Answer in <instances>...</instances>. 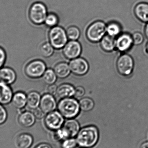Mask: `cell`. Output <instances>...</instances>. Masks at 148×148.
<instances>
[{
    "instance_id": "23",
    "label": "cell",
    "mask_w": 148,
    "mask_h": 148,
    "mask_svg": "<svg viewBox=\"0 0 148 148\" xmlns=\"http://www.w3.org/2000/svg\"><path fill=\"white\" fill-rule=\"evenodd\" d=\"M54 71L57 77L60 78H65L69 76L71 71L69 64L66 62H60L56 65Z\"/></svg>"
},
{
    "instance_id": "36",
    "label": "cell",
    "mask_w": 148,
    "mask_h": 148,
    "mask_svg": "<svg viewBox=\"0 0 148 148\" xmlns=\"http://www.w3.org/2000/svg\"><path fill=\"white\" fill-rule=\"evenodd\" d=\"M33 113L35 117L38 119H42L44 116V114H45L41 109L40 108H38L34 109Z\"/></svg>"
},
{
    "instance_id": "34",
    "label": "cell",
    "mask_w": 148,
    "mask_h": 148,
    "mask_svg": "<svg viewBox=\"0 0 148 148\" xmlns=\"http://www.w3.org/2000/svg\"><path fill=\"white\" fill-rule=\"evenodd\" d=\"M7 60V53L4 49L0 47V69L4 66Z\"/></svg>"
},
{
    "instance_id": "11",
    "label": "cell",
    "mask_w": 148,
    "mask_h": 148,
    "mask_svg": "<svg viewBox=\"0 0 148 148\" xmlns=\"http://www.w3.org/2000/svg\"><path fill=\"white\" fill-rule=\"evenodd\" d=\"M133 45L132 35L128 33L121 34L116 39V48L121 53L127 52Z\"/></svg>"
},
{
    "instance_id": "1",
    "label": "cell",
    "mask_w": 148,
    "mask_h": 148,
    "mask_svg": "<svg viewBox=\"0 0 148 148\" xmlns=\"http://www.w3.org/2000/svg\"><path fill=\"white\" fill-rule=\"evenodd\" d=\"M99 138L98 130L95 126H88L82 129L77 135V144L84 148H90L95 146Z\"/></svg>"
},
{
    "instance_id": "15",
    "label": "cell",
    "mask_w": 148,
    "mask_h": 148,
    "mask_svg": "<svg viewBox=\"0 0 148 148\" xmlns=\"http://www.w3.org/2000/svg\"><path fill=\"white\" fill-rule=\"evenodd\" d=\"M13 90L9 84L0 82V104L7 105L11 102Z\"/></svg>"
},
{
    "instance_id": "41",
    "label": "cell",
    "mask_w": 148,
    "mask_h": 148,
    "mask_svg": "<svg viewBox=\"0 0 148 148\" xmlns=\"http://www.w3.org/2000/svg\"><path fill=\"white\" fill-rule=\"evenodd\" d=\"M145 52L148 55V42H147L146 46H145Z\"/></svg>"
},
{
    "instance_id": "5",
    "label": "cell",
    "mask_w": 148,
    "mask_h": 148,
    "mask_svg": "<svg viewBox=\"0 0 148 148\" xmlns=\"http://www.w3.org/2000/svg\"><path fill=\"white\" fill-rule=\"evenodd\" d=\"M47 8L42 3H33L29 10V20L34 24L40 25L45 22L47 16Z\"/></svg>"
},
{
    "instance_id": "37",
    "label": "cell",
    "mask_w": 148,
    "mask_h": 148,
    "mask_svg": "<svg viewBox=\"0 0 148 148\" xmlns=\"http://www.w3.org/2000/svg\"><path fill=\"white\" fill-rule=\"evenodd\" d=\"M57 88L58 87L54 84L49 85L47 88L48 93L53 96L55 95L57 93Z\"/></svg>"
},
{
    "instance_id": "6",
    "label": "cell",
    "mask_w": 148,
    "mask_h": 148,
    "mask_svg": "<svg viewBox=\"0 0 148 148\" xmlns=\"http://www.w3.org/2000/svg\"><path fill=\"white\" fill-rule=\"evenodd\" d=\"M135 63L132 56L127 54L121 55L117 60L116 69L119 73L125 77L130 76L134 69Z\"/></svg>"
},
{
    "instance_id": "31",
    "label": "cell",
    "mask_w": 148,
    "mask_h": 148,
    "mask_svg": "<svg viewBox=\"0 0 148 148\" xmlns=\"http://www.w3.org/2000/svg\"><path fill=\"white\" fill-rule=\"evenodd\" d=\"M77 140L73 138L66 139L62 144V148H76L77 146Z\"/></svg>"
},
{
    "instance_id": "21",
    "label": "cell",
    "mask_w": 148,
    "mask_h": 148,
    "mask_svg": "<svg viewBox=\"0 0 148 148\" xmlns=\"http://www.w3.org/2000/svg\"><path fill=\"white\" fill-rule=\"evenodd\" d=\"M41 99V97L38 92L30 91L27 95V107L33 110L37 108L40 106Z\"/></svg>"
},
{
    "instance_id": "19",
    "label": "cell",
    "mask_w": 148,
    "mask_h": 148,
    "mask_svg": "<svg viewBox=\"0 0 148 148\" xmlns=\"http://www.w3.org/2000/svg\"><path fill=\"white\" fill-rule=\"evenodd\" d=\"M34 114L29 111H23L18 117L19 124L24 127H29L34 125L35 122Z\"/></svg>"
},
{
    "instance_id": "32",
    "label": "cell",
    "mask_w": 148,
    "mask_h": 148,
    "mask_svg": "<svg viewBox=\"0 0 148 148\" xmlns=\"http://www.w3.org/2000/svg\"><path fill=\"white\" fill-rule=\"evenodd\" d=\"M51 138L54 141H59L62 140H65L61 130L59 129L53 131L51 134Z\"/></svg>"
},
{
    "instance_id": "10",
    "label": "cell",
    "mask_w": 148,
    "mask_h": 148,
    "mask_svg": "<svg viewBox=\"0 0 148 148\" xmlns=\"http://www.w3.org/2000/svg\"><path fill=\"white\" fill-rule=\"evenodd\" d=\"M69 66L71 72L77 75H85L88 73L89 69V64L87 61L80 57L71 60Z\"/></svg>"
},
{
    "instance_id": "33",
    "label": "cell",
    "mask_w": 148,
    "mask_h": 148,
    "mask_svg": "<svg viewBox=\"0 0 148 148\" xmlns=\"http://www.w3.org/2000/svg\"><path fill=\"white\" fill-rule=\"evenodd\" d=\"M8 117V114L5 108L0 104V125L3 124Z\"/></svg>"
},
{
    "instance_id": "17",
    "label": "cell",
    "mask_w": 148,
    "mask_h": 148,
    "mask_svg": "<svg viewBox=\"0 0 148 148\" xmlns=\"http://www.w3.org/2000/svg\"><path fill=\"white\" fill-rule=\"evenodd\" d=\"M75 88L69 84H63L57 88L56 95L59 98H63L72 97L74 96Z\"/></svg>"
},
{
    "instance_id": "18",
    "label": "cell",
    "mask_w": 148,
    "mask_h": 148,
    "mask_svg": "<svg viewBox=\"0 0 148 148\" xmlns=\"http://www.w3.org/2000/svg\"><path fill=\"white\" fill-rule=\"evenodd\" d=\"M27 95L22 91L16 92L13 95L11 103L13 107L23 109L27 105Z\"/></svg>"
},
{
    "instance_id": "8",
    "label": "cell",
    "mask_w": 148,
    "mask_h": 148,
    "mask_svg": "<svg viewBox=\"0 0 148 148\" xmlns=\"http://www.w3.org/2000/svg\"><path fill=\"white\" fill-rule=\"evenodd\" d=\"M63 116L59 111L48 113L45 118V123L48 128L52 130L60 129L64 123Z\"/></svg>"
},
{
    "instance_id": "20",
    "label": "cell",
    "mask_w": 148,
    "mask_h": 148,
    "mask_svg": "<svg viewBox=\"0 0 148 148\" xmlns=\"http://www.w3.org/2000/svg\"><path fill=\"white\" fill-rule=\"evenodd\" d=\"M33 142L32 136L27 133L20 134L16 140V145L18 148H29Z\"/></svg>"
},
{
    "instance_id": "40",
    "label": "cell",
    "mask_w": 148,
    "mask_h": 148,
    "mask_svg": "<svg viewBox=\"0 0 148 148\" xmlns=\"http://www.w3.org/2000/svg\"><path fill=\"white\" fill-rule=\"evenodd\" d=\"M140 148H148V141L145 142L143 143Z\"/></svg>"
},
{
    "instance_id": "30",
    "label": "cell",
    "mask_w": 148,
    "mask_h": 148,
    "mask_svg": "<svg viewBox=\"0 0 148 148\" xmlns=\"http://www.w3.org/2000/svg\"><path fill=\"white\" fill-rule=\"evenodd\" d=\"M132 36L134 45L139 46L144 42V36L140 32H135L132 35Z\"/></svg>"
},
{
    "instance_id": "16",
    "label": "cell",
    "mask_w": 148,
    "mask_h": 148,
    "mask_svg": "<svg viewBox=\"0 0 148 148\" xmlns=\"http://www.w3.org/2000/svg\"><path fill=\"white\" fill-rule=\"evenodd\" d=\"M16 79V73L13 69L3 67L0 69V82L10 85L14 84Z\"/></svg>"
},
{
    "instance_id": "14",
    "label": "cell",
    "mask_w": 148,
    "mask_h": 148,
    "mask_svg": "<svg viewBox=\"0 0 148 148\" xmlns=\"http://www.w3.org/2000/svg\"><path fill=\"white\" fill-rule=\"evenodd\" d=\"M135 16L141 22L146 23L148 22V3L140 2L134 7Z\"/></svg>"
},
{
    "instance_id": "2",
    "label": "cell",
    "mask_w": 148,
    "mask_h": 148,
    "mask_svg": "<svg viewBox=\"0 0 148 148\" xmlns=\"http://www.w3.org/2000/svg\"><path fill=\"white\" fill-rule=\"evenodd\" d=\"M59 112L63 117L72 119L79 114L80 108L79 102L72 97L62 99L57 105Z\"/></svg>"
},
{
    "instance_id": "4",
    "label": "cell",
    "mask_w": 148,
    "mask_h": 148,
    "mask_svg": "<svg viewBox=\"0 0 148 148\" xmlns=\"http://www.w3.org/2000/svg\"><path fill=\"white\" fill-rule=\"evenodd\" d=\"M107 25L101 21H97L92 23L87 29L86 36L88 40L92 42L101 41L105 35Z\"/></svg>"
},
{
    "instance_id": "39",
    "label": "cell",
    "mask_w": 148,
    "mask_h": 148,
    "mask_svg": "<svg viewBox=\"0 0 148 148\" xmlns=\"http://www.w3.org/2000/svg\"><path fill=\"white\" fill-rule=\"evenodd\" d=\"M144 34L146 38L148 40V22L146 23L144 27Z\"/></svg>"
},
{
    "instance_id": "35",
    "label": "cell",
    "mask_w": 148,
    "mask_h": 148,
    "mask_svg": "<svg viewBox=\"0 0 148 148\" xmlns=\"http://www.w3.org/2000/svg\"><path fill=\"white\" fill-rule=\"evenodd\" d=\"M85 90L84 88L82 86H78L75 88L74 97L76 98H80L84 96L85 94Z\"/></svg>"
},
{
    "instance_id": "12",
    "label": "cell",
    "mask_w": 148,
    "mask_h": 148,
    "mask_svg": "<svg viewBox=\"0 0 148 148\" xmlns=\"http://www.w3.org/2000/svg\"><path fill=\"white\" fill-rule=\"evenodd\" d=\"M79 128L80 126L78 122L74 119H70L65 123L61 130L66 140L75 136L78 133Z\"/></svg>"
},
{
    "instance_id": "29",
    "label": "cell",
    "mask_w": 148,
    "mask_h": 148,
    "mask_svg": "<svg viewBox=\"0 0 148 148\" xmlns=\"http://www.w3.org/2000/svg\"><path fill=\"white\" fill-rule=\"evenodd\" d=\"M59 22V19L56 15L54 14H49L46 17L45 24L48 27H56Z\"/></svg>"
},
{
    "instance_id": "28",
    "label": "cell",
    "mask_w": 148,
    "mask_h": 148,
    "mask_svg": "<svg viewBox=\"0 0 148 148\" xmlns=\"http://www.w3.org/2000/svg\"><path fill=\"white\" fill-rule=\"evenodd\" d=\"M67 35L70 40H77L80 36V31L77 27L72 26L67 29Z\"/></svg>"
},
{
    "instance_id": "7",
    "label": "cell",
    "mask_w": 148,
    "mask_h": 148,
    "mask_svg": "<svg viewBox=\"0 0 148 148\" xmlns=\"http://www.w3.org/2000/svg\"><path fill=\"white\" fill-rule=\"evenodd\" d=\"M47 70L46 64L42 61L34 60L28 63L24 68V73L31 78H38L43 76Z\"/></svg>"
},
{
    "instance_id": "3",
    "label": "cell",
    "mask_w": 148,
    "mask_h": 148,
    "mask_svg": "<svg viewBox=\"0 0 148 148\" xmlns=\"http://www.w3.org/2000/svg\"><path fill=\"white\" fill-rule=\"evenodd\" d=\"M49 42L55 49L63 48L68 42L66 32L59 26L53 27L49 33Z\"/></svg>"
},
{
    "instance_id": "25",
    "label": "cell",
    "mask_w": 148,
    "mask_h": 148,
    "mask_svg": "<svg viewBox=\"0 0 148 148\" xmlns=\"http://www.w3.org/2000/svg\"><path fill=\"white\" fill-rule=\"evenodd\" d=\"M80 109L85 112L92 110L95 106L94 101L89 97L82 98L79 102Z\"/></svg>"
},
{
    "instance_id": "38",
    "label": "cell",
    "mask_w": 148,
    "mask_h": 148,
    "mask_svg": "<svg viewBox=\"0 0 148 148\" xmlns=\"http://www.w3.org/2000/svg\"><path fill=\"white\" fill-rule=\"evenodd\" d=\"M35 148H52L51 146L47 143H42L37 145Z\"/></svg>"
},
{
    "instance_id": "26",
    "label": "cell",
    "mask_w": 148,
    "mask_h": 148,
    "mask_svg": "<svg viewBox=\"0 0 148 148\" xmlns=\"http://www.w3.org/2000/svg\"><path fill=\"white\" fill-rule=\"evenodd\" d=\"M43 81L48 85L54 84L57 80V76L54 70L50 69H47L42 76Z\"/></svg>"
},
{
    "instance_id": "24",
    "label": "cell",
    "mask_w": 148,
    "mask_h": 148,
    "mask_svg": "<svg viewBox=\"0 0 148 148\" xmlns=\"http://www.w3.org/2000/svg\"><path fill=\"white\" fill-rule=\"evenodd\" d=\"M122 28L120 24L115 22L109 23L107 26L106 32L108 35L114 37H117L121 34Z\"/></svg>"
},
{
    "instance_id": "13",
    "label": "cell",
    "mask_w": 148,
    "mask_h": 148,
    "mask_svg": "<svg viewBox=\"0 0 148 148\" xmlns=\"http://www.w3.org/2000/svg\"><path fill=\"white\" fill-rule=\"evenodd\" d=\"M57 105L56 100L52 95L48 93L42 97L40 107L45 114H48L54 111Z\"/></svg>"
},
{
    "instance_id": "22",
    "label": "cell",
    "mask_w": 148,
    "mask_h": 148,
    "mask_svg": "<svg viewBox=\"0 0 148 148\" xmlns=\"http://www.w3.org/2000/svg\"><path fill=\"white\" fill-rule=\"evenodd\" d=\"M101 47L103 50L106 52H111L116 48V39L107 35H105L101 40Z\"/></svg>"
},
{
    "instance_id": "9",
    "label": "cell",
    "mask_w": 148,
    "mask_h": 148,
    "mask_svg": "<svg viewBox=\"0 0 148 148\" xmlns=\"http://www.w3.org/2000/svg\"><path fill=\"white\" fill-rule=\"evenodd\" d=\"M82 52L80 43L77 40H70L63 48V53L68 60H72L78 58Z\"/></svg>"
},
{
    "instance_id": "27",
    "label": "cell",
    "mask_w": 148,
    "mask_h": 148,
    "mask_svg": "<svg viewBox=\"0 0 148 148\" xmlns=\"http://www.w3.org/2000/svg\"><path fill=\"white\" fill-rule=\"evenodd\" d=\"M40 53L43 57H49L53 54L54 48L50 42H45L40 47Z\"/></svg>"
}]
</instances>
